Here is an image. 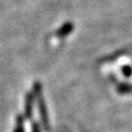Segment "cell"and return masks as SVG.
I'll use <instances>...</instances> for the list:
<instances>
[{"label": "cell", "mask_w": 132, "mask_h": 132, "mask_svg": "<svg viewBox=\"0 0 132 132\" xmlns=\"http://www.w3.org/2000/svg\"><path fill=\"white\" fill-rule=\"evenodd\" d=\"M14 132H24V116L22 114L17 116Z\"/></svg>", "instance_id": "cell-4"}, {"label": "cell", "mask_w": 132, "mask_h": 132, "mask_svg": "<svg viewBox=\"0 0 132 132\" xmlns=\"http://www.w3.org/2000/svg\"><path fill=\"white\" fill-rule=\"evenodd\" d=\"M122 73L124 76L126 77H130L132 75V68L130 65H125V67H122Z\"/></svg>", "instance_id": "cell-6"}, {"label": "cell", "mask_w": 132, "mask_h": 132, "mask_svg": "<svg viewBox=\"0 0 132 132\" xmlns=\"http://www.w3.org/2000/svg\"><path fill=\"white\" fill-rule=\"evenodd\" d=\"M32 93L35 95V98L37 99L38 102V108H39V112H40V117L42 120V124L44 126V128L49 131L50 127H49V120H48V114H47V108H46V104H45V100H44V96H43V90H42V85L39 81H36L32 86Z\"/></svg>", "instance_id": "cell-1"}, {"label": "cell", "mask_w": 132, "mask_h": 132, "mask_svg": "<svg viewBox=\"0 0 132 132\" xmlns=\"http://www.w3.org/2000/svg\"><path fill=\"white\" fill-rule=\"evenodd\" d=\"M34 101L35 95L32 92L27 93L25 97V106H24V118L30 120L32 118V111H34Z\"/></svg>", "instance_id": "cell-2"}, {"label": "cell", "mask_w": 132, "mask_h": 132, "mask_svg": "<svg viewBox=\"0 0 132 132\" xmlns=\"http://www.w3.org/2000/svg\"><path fill=\"white\" fill-rule=\"evenodd\" d=\"M74 26L72 23L70 22H67V23H64L57 31H56V36L59 37V38H63V37H67L68 35H70L72 30H73Z\"/></svg>", "instance_id": "cell-3"}, {"label": "cell", "mask_w": 132, "mask_h": 132, "mask_svg": "<svg viewBox=\"0 0 132 132\" xmlns=\"http://www.w3.org/2000/svg\"><path fill=\"white\" fill-rule=\"evenodd\" d=\"M31 131H32V132H41L40 125H39L37 122L32 123V125H31Z\"/></svg>", "instance_id": "cell-7"}, {"label": "cell", "mask_w": 132, "mask_h": 132, "mask_svg": "<svg viewBox=\"0 0 132 132\" xmlns=\"http://www.w3.org/2000/svg\"><path fill=\"white\" fill-rule=\"evenodd\" d=\"M117 90L120 94H129V93H132V84L120 83L117 86Z\"/></svg>", "instance_id": "cell-5"}]
</instances>
